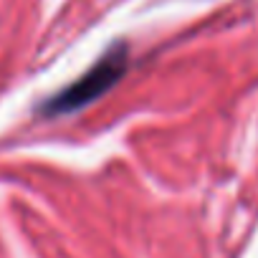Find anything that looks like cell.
<instances>
[{"label":"cell","mask_w":258,"mask_h":258,"mask_svg":"<svg viewBox=\"0 0 258 258\" xmlns=\"http://www.w3.org/2000/svg\"><path fill=\"white\" fill-rule=\"evenodd\" d=\"M126 66H129L126 46L124 43H114L76 81H71L69 86H63L61 91L48 96L41 104L38 114L41 116H66V114H74V111L94 104L99 96H104L106 91H111L121 81V76L126 74Z\"/></svg>","instance_id":"cell-1"}]
</instances>
